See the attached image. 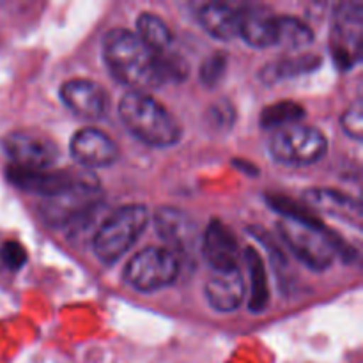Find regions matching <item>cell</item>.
Returning <instances> with one entry per match:
<instances>
[{
    "instance_id": "ac0fdd59",
    "label": "cell",
    "mask_w": 363,
    "mask_h": 363,
    "mask_svg": "<svg viewBox=\"0 0 363 363\" xmlns=\"http://www.w3.org/2000/svg\"><path fill=\"white\" fill-rule=\"evenodd\" d=\"M202 28L220 41H230L238 35V9L227 4H206L199 9Z\"/></svg>"
},
{
    "instance_id": "ba28073f",
    "label": "cell",
    "mask_w": 363,
    "mask_h": 363,
    "mask_svg": "<svg viewBox=\"0 0 363 363\" xmlns=\"http://www.w3.org/2000/svg\"><path fill=\"white\" fill-rule=\"evenodd\" d=\"M363 35V6L360 2H342L333 11L330 50L342 71L360 62Z\"/></svg>"
},
{
    "instance_id": "9a60e30c",
    "label": "cell",
    "mask_w": 363,
    "mask_h": 363,
    "mask_svg": "<svg viewBox=\"0 0 363 363\" xmlns=\"http://www.w3.org/2000/svg\"><path fill=\"white\" fill-rule=\"evenodd\" d=\"M238 35L254 48L277 45V16L264 7L247 6L238 9Z\"/></svg>"
},
{
    "instance_id": "6da1fadb",
    "label": "cell",
    "mask_w": 363,
    "mask_h": 363,
    "mask_svg": "<svg viewBox=\"0 0 363 363\" xmlns=\"http://www.w3.org/2000/svg\"><path fill=\"white\" fill-rule=\"evenodd\" d=\"M103 57L110 73L133 91L145 92L162 87L158 53L149 50L137 34L113 28L103 39Z\"/></svg>"
},
{
    "instance_id": "603a6c76",
    "label": "cell",
    "mask_w": 363,
    "mask_h": 363,
    "mask_svg": "<svg viewBox=\"0 0 363 363\" xmlns=\"http://www.w3.org/2000/svg\"><path fill=\"white\" fill-rule=\"evenodd\" d=\"M305 117V108L293 99H284L266 106L261 112V126L264 130H280V128L298 124Z\"/></svg>"
},
{
    "instance_id": "83f0119b",
    "label": "cell",
    "mask_w": 363,
    "mask_h": 363,
    "mask_svg": "<svg viewBox=\"0 0 363 363\" xmlns=\"http://www.w3.org/2000/svg\"><path fill=\"white\" fill-rule=\"evenodd\" d=\"M209 119H211L213 126H216L218 130L230 126V124H233V119H234L233 108H230L227 103L215 105L211 110H209Z\"/></svg>"
},
{
    "instance_id": "d4e9b609",
    "label": "cell",
    "mask_w": 363,
    "mask_h": 363,
    "mask_svg": "<svg viewBox=\"0 0 363 363\" xmlns=\"http://www.w3.org/2000/svg\"><path fill=\"white\" fill-rule=\"evenodd\" d=\"M227 64H229L227 53L215 52L213 55H209L202 62L201 71H199V78H201L202 85L208 89H215L223 80V77H225Z\"/></svg>"
},
{
    "instance_id": "30bf717a",
    "label": "cell",
    "mask_w": 363,
    "mask_h": 363,
    "mask_svg": "<svg viewBox=\"0 0 363 363\" xmlns=\"http://www.w3.org/2000/svg\"><path fill=\"white\" fill-rule=\"evenodd\" d=\"M2 149L11 167L27 170L52 169L60 155L55 142L38 130L11 131L4 137Z\"/></svg>"
},
{
    "instance_id": "4fadbf2b",
    "label": "cell",
    "mask_w": 363,
    "mask_h": 363,
    "mask_svg": "<svg viewBox=\"0 0 363 363\" xmlns=\"http://www.w3.org/2000/svg\"><path fill=\"white\" fill-rule=\"evenodd\" d=\"M60 99L64 105L82 119H101L106 112L108 96L98 82L87 78H73L64 82L60 87Z\"/></svg>"
},
{
    "instance_id": "52a82bcc",
    "label": "cell",
    "mask_w": 363,
    "mask_h": 363,
    "mask_svg": "<svg viewBox=\"0 0 363 363\" xmlns=\"http://www.w3.org/2000/svg\"><path fill=\"white\" fill-rule=\"evenodd\" d=\"M328 151L325 133L314 126L291 124L280 128L269 138V152L273 160L284 165L305 167L318 163Z\"/></svg>"
},
{
    "instance_id": "cb8c5ba5",
    "label": "cell",
    "mask_w": 363,
    "mask_h": 363,
    "mask_svg": "<svg viewBox=\"0 0 363 363\" xmlns=\"http://www.w3.org/2000/svg\"><path fill=\"white\" fill-rule=\"evenodd\" d=\"M158 67L163 85L183 82L190 73V66H188L186 59L181 57L179 53L170 52V50L158 53Z\"/></svg>"
},
{
    "instance_id": "ffe728a7",
    "label": "cell",
    "mask_w": 363,
    "mask_h": 363,
    "mask_svg": "<svg viewBox=\"0 0 363 363\" xmlns=\"http://www.w3.org/2000/svg\"><path fill=\"white\" fill-rule=\"evenodd\" d=\"M319 64H321V59L318 55H300L273 60V62H269L268 66L261 69V80L266 82L268 85L289 80V78L300 77V74L318 69Z\"/></svg>"
},
{
    "instance_id": "8fae6325",
    "label": "cell",
    "mask_w": 363,
    "mask_h": 363,
    "mask_svg": "<svg viewBox=\"0 0 363 363\" xmlns=\"http://www.w3.org/2000/svg\"><path fill=\"white\" fill-rule=\"evenodd\" d=\"M156 234L167 243L174 254H191L201 243L195 220L183 209L162 206L152 215Z\"/></svg>"
},
{
    "instance_id": "d6986e66",
    "label": "cell",
    "mask_w": 363,
    "mask_h": 363,
    "mask_svg": "<svg viewBox=\"0 0 363 363\" xmlns=\"http://www.w3.org/2000/svg\"><path fill=\"white\" fill-rule=\"evenodd\" d=\"M245 261L248 266V275H250V300L248 308L254 314H261L269 305V284L268 273H266L264 261L259 255L255 248H245Z\"/></svg>"
},
{
    "instance_id": "7a4b0ae2",
    "label": "cell",
    "mask_w": 363,
    "mask_h": 363,
    "mask_svg": "<svg viewBox=\"0 0 363 363\" xmlns=\"http://www.w3.org/2000/svg\"><path fill=\"white\" fill-rule=\"evenodd\" d=\"M119 117L135 138L151 147L176 145L183 135L176 117L147 92H126L119 103Z\"/></svg>"
},
{
    "instance_id": "277c9868",
    "label": "cell",
    "mask_w": 363,
    "mask_h": 363,
    "mask_svg": "<svg viewBox=\"0 0 363 363\" xmlns=\"http://www.w3.org/2000/svg\"><path fill=\"white\" fill-rule=\"evenodd\" d=\"M282 243L291 254L314 272H325L339 255L342 241L326 225H305L293 220H280L277 223Z\"/></svg>"
},
{
    "instance_id": "484cf974",
    "label": "cell",
    "mask_w": 363,
    "mask_h": 363,
    "mask_svg": "<svg viewBox=\"0 0 363 363\" xmlns=\"http://www.w3.org/2000/svg\"><path fill=\"white\" fill-rule=\"evenodd\" d=\"M340 124H342L344 133L350 135L351 138L360 142L363 138V106L362 99H357L350 108L344 112L342 119H340Z\"/></svg>"
},
{
    "instance_id": "5bb4252c",
    "label": "cell",
    "mask_w": 363,
    "mask_h": 363,
    "mask_svg": "<svg viewBox=\"0 0 363 363\" xmlns=\"http://www.w3.org/2000/svg\"><path fill=\"white\" fill-rule=\"evenodd\" d=\"M201 250L213 272H229L238 268L240 243L233 230L220 220H213L206 227L201 240Z\"/></svg>"
},
{
    "instance_id": "4316f807",
    "label": "cell",
    "mask_w": 363,
    "mask_h": 363,
    "mask_svg": "<svg viewBox=\"0 0 363 363\" xmlns=\"http://www.w3.org/2000/svg\"><path fill=\"white\" fill-rule=\"evenodd\" d=\"M0 259L9 269H20L27 262V252L18 241H6L0 247Z\"/></svg>"
},
{
    "instance_id": "7402d4cb",
    "label": "cell",
    "mask_w": 363,
    "mask_h": 363,
    "mask_svg": "<svg viewBox=\"0 0 363 363\" xmlns=\"http://www.w3.org/2000/svg\"><path fill=\"white\" fill-rule=\"evenodd\" d=\"M314 32L300 18L277 16V45L287 50H300L312 45Z\"/></svg>"
},
{
    "instance_id": "44dd1931",
    "label": "cell",
    "mask_w": 363,
    "mask_h": 363,
    "mask_svg": "<svg viewBox=\"0 0 363 363\" xmlns=\"http://www.w3.org/2000/svg\"><path fill=\"white\" fill-rule=\"evenodd\" d=\"M137 38L155 53L167 52L172 43L169 25L155 13H142L137 20Z\"/></svg>"
},
{
    "instance_id": "9c48e42d",
    "label": "cell",
    "mask_w": 363,
    "mask_h": 363,
    "mask_svg": "<svg viewBox=\"0 0 363 363\" xmlns=\"http://www.w3.org/2000/svg\"><path fill=\"white\" fill-rule=\"evenodd\" d=\"M7 179L20 190L28 191V194H35L43 199L55 197V195L69 191L73 188L80 186V184L92 183L98 181L94 172L91 170H50V169H39V170H27L18 169V167H7Z\"/></svg>"
},
{
    "instance_id": "3957f363",
    "label": "cell",
    "mask_w": 363,
    "mask_h": 363,
    "mask_svg": "<svg viewBox=\"0 0 363 363\" xmlns=\"http://www.w3.org/2000/svg\"><path fill=\"white\" fill-rule=\"evenodd\" d=\"M149 223V211L142 204H128L110 213L92 236V250L103 264H113L142 236Z\"/></svg>"
},
{
    "instance_id": "7c38bea8",
    "label": "cell",
    "mask_w": 363,
    "mask_h": 363,
    "mask_svg": "<svg viewBox=\"0 0 363 363\" xmlns=\"http://www.w3.org/2000/svg\"><path fill=\"white\" fill-rule=\"evenodd\" d=\"M71 156L84 169L94 170L108 167L119 158V147L116 142L96 128H84L77 131L69 144Z\"/></svg>"
},
{
    "instance_id": "2e32d148",
    "label": "cell",
    "mask_w": 363,
    "mask_h": 363,
    "mask_svg": "<svg viewBox=\"0 0 363 363\" xmlns=\"http://www.w3.org/2000/svg\"><path fill=\"white\" fill-rule=\"evenodd\" d=\"M247 294L243 273L240 268L215 272L206 284V300L216 312H233L243 303Z\"/></svg>"
},
{
    "instance_id": "5b68a950",
    "label": "cell",
    "mask_w": 363,
    "mask_h": 363,
    "mask_svg": "<svg viewBox=\"0 0 363 363\" xmlns=\"http://www.w3.org/2000/svg\"><path fill=\"white\" fill-rule=\"evenodd\" d=\"M99 206H101V186L99 181H92L55 197L43 199L39 215L43 222L52 229L77 230L78 225H87Z\"/></svg>"
},
{
    "instance_id": "e0dca14e",
    "label": "cell",
    "mask_w": 363,
    "mask_h": 363,
    "mask_svg": "<svg viewBox=\"0 0 363 363\" xmlns=\"http://www.w3.org/2000/svg\"><path fill=\"white\" fill-rule=\"evenodd\" d=\"M303 199L311 208L323 213V215L335 216L342 222L354 223L357 227L360 225L362 206L351 195L342 194L339 190H332V188H312V190L305 191Z\"/></svg>"
},
{
    "instance_id": "8992f818",
    "label": "cell",
    "mask_w": 363,
    "mask_h": 363,
    "mask_svg": "<svg viewBox=\"0 0 363 363\" xmlns=\"http://www.w3.org/2000/svg\"><path fill=\"white\" fill-rule=\"evenodd\" d=\"M179 277V257L169 248L147 247L130 259L124 280L138 293H156L172 286Z\"/></svg>"
}]
</instances>
